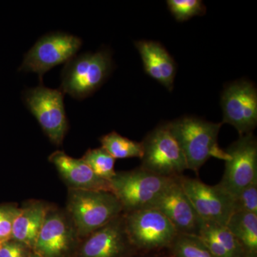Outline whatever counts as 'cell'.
<instances>
[{"mask_svg":"<svg viewBox=\"0 0 257 257\" xmlns=\"http://www.w3.org/2000/svg\"><path fill=\"white\" fill-rule=\"evenodd\" d=\"M222 123L204 121L193 116H185L167 123L187 161L188 170L199 172L211 157L226 161V151L218 145V136Z\"/></svg>","mask_w":257,"mask_h":257,"instance_id":"6da1fadb","label":"cell"},{"mask_svg":"<svg viewBox=\"0 0 257 257\" xmlns=\"http://www.w3.org/2000/svg\"><path fill=\"white\" fill-rule=\"evenodd\" d=\"M67 211L78 238L87 237L124 212L112 192L74 189H69Z\"/></svg>","mask_w":257,"mask_h":257,"instance_id":"7a4b0ae2","label":"cell"},{"mask_svg":"<svg viewBox=\"0 0 257 257\" xmlns=\"http://www.w3.org/2000/svg\"><path fill=\"white\" fill-rule=\"evenodd\" d=\"M177 178L162 177L139 167L116 172L109 183L111 192L121 203L124 212L127 213L151 208Z\"/></svg>","mask_w":257,"mask_h":257,"instance_id":"3957f363","label":"cell"},{"mask_svg":"<svg viewBox=\"0 0 257 257\" xmlns=\"http://www.w3.org/2000/svg\"><path fill=\"white\" fill-rule=\"evenodd\" d=\"M112 67L107 50L74 57L62 71L61 90L77 99L87 97L104 84Z\"/></svg>","mask_w":257,"mask_h":257,"instance_id":"277c9868","label":"cell"},{"mask_svg":"<svg viewBox=\"0 0 257 257\" xmlns=\"http://www.w3.org/2000/svg\"><path fill=\"white\" fill-rule=\"evenodd\" d=\"M125 229L138 252L170 247L179 232L168 219L155 208L124 212Z\"/></svg>","mask_w":257,"mask_h":257,"instance_id":"5b68a950","label":"cell"},{"mask_svg":"<svg viewBox=\"0 0 257 257\" xmlns=\"http://www.w3.org/2000/svg\"><path fill=\"white\" fill-rule=\"evenodd\" d=\"M143 155L141 168L155 175L178 177L188 170L182 149L167 124L160 125L142 142Z\"/></svg>","mask_w":257,"mask_h":257,"instance_id":"8992f818","label":"cell"},{"mask_svg":"<svg viewBox=\"0 0 257 257\" xmlns=\"http://www.w3.org/2000/svg\"><path fill=\"white\" fill-rule=\"evenodd\" d=\"M64 93L61 89L40 85L27 89L24 101L29 110L54 145L60 146L68 130V120L64 104Z\"/></svg>","mask_w":257,"mask_h":257,"instance_id":"52a82bcc","label":"cell"},{"mask_svg":"<svg viewBox=\"0 0 257 257\" xmlns=\"http://www.w3.org/2000/svg\"><path fill=\"white\" fill-rule=\"evenodd\" d=\"M229 158L219 185L232 197L257 182V141L253 133L239 136L226 150Z\"/></svg>","mask_w":257,"mask_h":257,"instance_id":"ba28073f","label":"cell"},{"mask_svg":"<svg viewBox=\"0 0 257 257\" xmlns=\"http://www.w3.org/2000/svg\"><path fill=\"white\" fill-rule=\"evenodd\" d=\"M79 37L63 32H55L42 37L25 56L20 71L44 74L58 64L73 58L82 46Z\"/></svg>","mask_w":257,"mask_h":257,"instance_id":"9c48e42d","label":"cell"},{"mask_svg":"<svg viewBox=\"0 0 257 257\" xmlns=\"http://www.w3.org/2000/svg\"><path fill=\"white\" fill-rule=\"evenodd\" d=\"M223 123L232 125L239 136L253 133L257 125V91L252 83L238 81L221 95Z\"/></svg>","mask_w":257,"mask_h":257,"instance_id":"30bf717a","label":"cell"},{"mask_svg":"<svg viewBox=\"0 0 257 257\" xmlns=\"http://www.w3.org/2000/svg\"><path fill=\"white\" fill-rule=\"evenodd\" d=\"M181 185L202 220L225 225L233 214V197L219 184L211 186L199 179L180 176Z\"/></svg>","mask_w":257,"mask_h":257,"instance_id":"8fae6325","label":"cell"},{"mask_svg":"<svg viewBox=\"0 0 257 257\" xmlns=\"http://www.w3.org/2000/svg\"><path fill=\"white\" fill-rule=\"evenodd\" d=\"M138 253L126 234L123 212L85 237L78 257H135Z\"/></svg>","mask_w":257,"mask_h":257,"instance_id":"7c38bea8","label":"cell"},{"mask_svg":"<svg viewBox=\"0 0 257 257\" xmlns=\"http://www.w3.org/2000/svg\"><path fill=\"white\" fill-rule=\"evenodd\" d=\"M77 238L70 218L49 209L33 251L40 257H67Z\"/></svg>","mask_w":257,"mask_h":257,"instance_id":"4fadbf2b","label":"cell"},{"mask_svg":"<svg viewBox=\"0 0 257 257\" xmlns=\"http://www.w3.org/2000/svg\"><path fill=\"white\" fill-rule=\"evenodd\" d=\"M179 177L157 199L151 208L160 211L179 234L197 235L201 219L181 185Z\"/></svg>","mask_w":257,"mask_h":257,"instance_id":"5bb4252c","label":"cell"},{"mask_svg":"<svg viewBox=\"0 0 257 257\" xmlns=\"http://www.w3.org/2000/svg\"><path fill=\"white\" fill-rule=\"evenodd\" d=\"M69 189L105 191L111 192L109 181L96 176L82 159L69 157L64 152L56 151L49 157Z\"/></svg>","mask_w":257,"mask_h":257,"instance_id":"9a60e30c","label":"cell"},{"mask_svg":"<svg viewBox=\"0 0 257 257\" xmlns=\"http://www.w3.org/2000/svg\"><path fill=\"white\" fill-rule=\"evenodd\" d=\"M141 56L145 72L152 79L172 91L177 67L175 60L160 43L148 40L135 42Z\"/></svg>","mask_w":257,"mask_h":257,"instance_id":"2e32d148","label":"cell"},{"mask_svg":"<svg viewBox=\"0 0 257 257\" xmlns=\"http://www.w3.org/2000/svg\"><path fill=\"white\" fill-rule=\"evenodd\" d=\"M197 236L214 257H243L246 254L241 243L225 225L202 219Z\"/></svg>","mask_w":257,"mask_h":257,"instance_id":"e0dca14e","label":"cell"},{"mask_svg":"<svg viewBox=\"0 0 257 257\" xmlns=\"http://www.w3.org/2000/svg\"><path fill=\"white\" fill-rule=\"evenodd\" d=\"M48 211L41 202H31L21 208L13 224L11 239L25 243L33 251Z\"/></svg>","mask_w":257,"mask_h":257,"instance_id":"ac0fdd59","label":"cell"},{"mask_svg":"<svg viewBox=\"0 0 257 257\" xmlns=\"http://www.w3.org/2000/svg\"><path fill=\"white\" fill-rule=\"evenodd\" d=\"M226 227L241 243L246 253H257V214L233 213Z\"/></svg>","mask_w":257,"mask_h":257,"instance_id":"d6986e66","label":"cell"},{"mask_svg":"<svg viewBox=\"0 0 257 257\" xmlns=\"http://www.w3.org/2000/svg\"><path fill=\"white\" fill-rule=\"evenodd\" d=\"M101 147L104 148L113 158L127 159L143 155V143L133 141L121 136L116 132L107 134L100 139Z\"/></svg>","mask_w":257,"mask_h":257,"instance_id":"ffe728a7","label":"cell"},{"mask_svg":"<svg viewBox=\"0 0 257 257\" xmlns=\"http://www.w3.org/2000/svg\"><path fill=\"white\" fill-rule=\"evenodd\" d=\"M169 249L174 257H214L197 235L178 234Z\"/></svg>","mask_w":257,"mask_h":257,"instance_id":"44dd1931","label":"cell"},{"mask_svg":"<svg viewBox=\"0 0 257 257\" xmlns=\"http://www.w3.org/2000/svg\"><path fill=\"white\" fill-rule=\"evenodd\" d=\"M82 159L92 169L94 173L101 179L109 182L116 174L115 159L101 147L88 150Z\"/></svg>","mask_w":257,"mask_h":257,"instance_id":"7402d4cb","label":"cell"},{"mask_svg":"<svg viewBox=\"0 0 257 257\" xmlns=\"http://www.w3.org/2000/svg\"><path fill=\"white\" fill-rule=\"evenodd\" d=\"M167 6L174 18L179 22L187 21L196 16L204 15L207 11L201 0H168Z\"/></svg>","mask_w":257,"mask_h":257,"instance_id":"603a6c76","label":"cell"},{"mask_svg":"<svg viewBox=\"0 0 257 257\" xmlns=\"http://www.w3.org/2000/svg\"><path fill=\"white\" fill-rule=\"evenodd\" d=\"M239 212L257 214V182L242 189L233 197V213Z\"/></svg>","mask_w":257,"mask_h":257,"instance_id":"cb8c5ba5","label":"cell"},{"mask_svg":"<svg viewBox=\"0 0 257 257\" xmlns=\"http://www.w3.org/2000/svg\"><path fill=\"white\" fill-rule=\"evenodd\" d=\"M20 211L16 204H0V243L11 239L13 224Z\"/></svg>","mask_w":257,"mask_h":257,"instance_id":"d4e9b609","label":"cell"},{"mask_svg":"<svg viewBox=\"0 0 257 257\" xmlns=\"http://www.w3.org/2000/svg\"><path fill=\"white\" fill-rule=\"evenodd\" d=\"M32 251L25 243L13 239L0 244V257H28Z\"/></svg>","mask_w":257,"mask_h":257,"instance_id":"484cf974","label":"cell"},{"mask_svg":"<svg viewBox=\"0 0 257 257\" xmlns=\"http://www.w3.org/2000/svg\"><path fill=\"white\" fill-rule=\"evenodd\" d=\"M135 257H174L169 248L157 250V251H148V252H139Z\"/></svg>","mask_w":257,"mask_h":257,"instance_id":"4316f807","label":"cell"},{"mask_svg":"<svg viewBox=\"0 0 257 257\" xmlns=\"http://www.w3.org/2000/svg\"><path fill=\"white\" fill-rule=\"evenodd\" d=\"M243 257H257V253H246Z\"/></svg>","mask_w":257,"mask_h":257,"instance_id":"83f0119b","label":"cell"},{"mask_svg":"<svg viewBox=\"0 0 257 257\" xmlns=\"http://www.w3.org/2000/svg\"><path fill=\"white\" fill-rule=\"evenodd\" d=\"M28 257H40L39 256V255H37L36 253L34 252V251H32L31 254Z\"/></svg>","mask_w":257,"mask_h":257,"instance_id":"f1b7e54d","label":"cell"},{"mask_svg":"<svg viewBox=\"0 0 257 257\" xmlns=\"http://www.w3.org/2000/svg\"><path fill=\"white\" fill-rule=\"evenodd\" d=\"M0 244H1V243H0Z\"/></svg>","mask_w":257,"mask_h":257,"instance_id":"f546056e","label":"cell"}]
</instances>
